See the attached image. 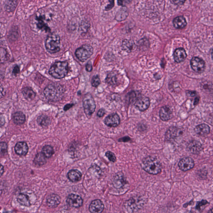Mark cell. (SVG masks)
Masks as SVG:
<instances>
[{"label": "cell", "mask_w": 213, "mask_h": 213, "mask_svg": "<svg viewBox=\"0 0 213 213\" xmlns=\"http://www.w3.org/2000/svg\"><path fill=\"white\" fill-rule=\"evenodd\" d=\"M43 92L47 99L51 101L56 102L62 99L65 92V90L61 84L52 83L45 88Z\"/></svg>", "instance_id": "6da1fadb"}, {"label": "cell", "mask_w": 213, "mask_h": 213, "mask_svg": "<svg viewBox=\"0 0 213 213\" xmlns=\"http://www.w3.org/2000/svg\"><path fill=\"white\" fill-rule=\"evenodd\" d=\"M141 166L145 172L150 174L157 175L161 172L162 166L157 158L151 156L142 159Z\"/></svg>", "instance_id": "7a4b0ae2"}, {"label": "cell", "mask_w": 213, "mask_h": 213, "mask_svg": "<svg viewBox=\"0 0 213 213\" xmlns=\"http://www.w3.org/2000/svg\"><path fill=\"white\" fill-rule=\"evenodd\" d=\"M68 71V63L66 61H58L51 66L49 73L54 78L60 79L65 77Z\"/></svg>", "instance_id": "3957f363"}, {"label": "cell", "mask_w": 213, "mask_h": 213, "mask_svg": "<svg viewBox=\"0 0 213 213\" xmlns=\"http://www.w3.org/2000/svg\"><path fill=\"white\" fill-rule=\"evenodd\" d=\"M145 200L142 196H134L127 200L123 206V210L126 213H134L143 207Z\"/></svg>", "instance_id": "277c9868"}, {"label": "cell", "mask_w": 213, "mask_h": 213, "mask_svg": "<svg viewBox=\"0 0 213 213\" xmlns=\"http://www.w3.org/2000/svg\"><path fill=\"white\" fill-rule=\"evenodd\" d=\"M45 46L47 52L55 54L61 49V38L55 33H51L47 36L45 41Z\"/></svg>", "instance_id": "5b68a950"}, {"label": "cell", "mask_w": 213, "mask_h": 213, "mask_svg": "<svg viewBox=\"0 0 213 213\" xmlns=\"http://www.w3.org/2000/svg\"><path fill=\"white\" fill-rule=\"evenodd\" d=\"M84 113L88 118L90 119L95 111L96 104L93 97L90 94L85 95L83 100Z\"/></svg>", "instance_id": "8992f818"}, {"label": "cell", "mask_w": 213, "mask_h": 213, "mask_svg": "<svg viewBox=\"0 0 213 213\" xmlns=\"http://www.w3.org/2000/svg\"><path fill=\"white\" fill-rule=\"evenodd\" d=\"M93 53V49L90 45L85 44L79 47L76 51V55L77 59L82 62L88 59Z\"/></svg>", "instance_id": "52a82bcc"}, {"label": "cell", "mask_w": 213, "mask_h": 213, "mask_svg": "<svg viewBox=\"0 0 213 213\" xmlns=\"http://www.w3.org/2000/svg\"><path fill=\"white\" fill-rule=\"evenodd\" d=\"M150 105V100L147 97L139 96L135 101L134 106L141 112L146 110Z\"/></svg>", "instance_id": "ba28073f"}, {"label": "cell", "mask_w": 213, "mask_h": 213, "mask_svg": "<svg viewBox=\"0 0 213 213\" xmlns=\"http://www.w3.org/2000/svg\"><path fill=\"white\" fill-rule=\"evenodd\" d=\"M190 64L192 69L197 73H201L205 68V62L202 59L199 57L193 58L191 60Z\"/></svg>", "instance_id": "9c48e42d"}, {"label": "cell", "mask_w": 213, "mask_h": 213, "mask_svg": "<svg viewBox=\"0 0 213 213\" xmlns=\"http://www.w3.org/2000/svg\"><path fill=\"white\" fill-rule=\"evenodd\" d=\"M66 202L70 207L76 208L81 207L83 204L81 197L76 194H71L68 196Z\"/></svg>", "instance_id": "30bf717a"}, {"label": "cell", "mask_w": 213, "mask_h": 213, "mask_svg": "<svg viewBox=\"0 0 213 213\" xmlns=\"http://www.w3.org/2000/svg\"><path fill=\"white\" fill-rule=\"evenodd\" d=\"M194 162L192 159L189 157H184L180 160L178 166L181 171L186 172L194 167Z\"/></svg>", "instance_id": "8fae6325"}, {"label": "cell", "mask_w": 213, "mask_h": 213, "mask_svg": "<svg viewBox=\"0 0 213 213\" xmlns=\"http://www.w3.org/2000/svg\"><path fill=\"white\" fill-rule=\"evenodd\" d=\"M120 119L118 114L114 113L106 117L104 121V123L109 127H115L120 125Z\"/></svg>", "instance_id": "7c38bea8"}, {"label": "cell", "mask_w": 213, "mask_h": 213, "mask_svg": "<svg viewBox=\"0 0 213 213\" xmlns=\"http://www.w3.org/2000/svg\"><path fill=\"white\" fill-rule=\"evenodd\" d=\"M126 183L127 181L122 172L117 173L113 177V184L116 188H121L124 186Z\"/></svg>", "instance_id": "4fadbf2b"}, {"label": "cell", "mask_w": 213, "mask_h": 213, "mask_svg": "<svg viewBox=\"0 0 213 213\" xmlns=\"http://www.w3.org/2000/svg\"><path fill=\"white\" fill-rule=\"evenodd\" d=\"M159 117L163 121H167L173 118V113L171 108L168 106L161 107L159 111Z\"/></svg>", "instance_id": "5bb4252c"}, {"label": "cell", "mask_w": 213, "mask_h": 213, "mask_svg": "<svg viewBox=\"0 0 213 213\" xmlns=\"http://www.w3.org/2000/svg\"><path fill=\"white\" fill-rule=\"evenodd\" d=\"M104 209L103 204L99 200H93L89 207V210L91 213H101Z\"/></svg>", "instance_id": "9a60e30c"}, {"label": "cell", "mask_w": 213, "mask_h": 213, "mask_svg": "<svg viewBox=\"0 0 213 213\" xmlns=\"http://www.w3.org/2000/svg\"><path fill=\"white\" fill-rule=\"evenodd\" d=\"M187 149L191 153L197 155L203 150V147L200 142L193 140L189 144Z\"/></svg>", "instance_id": "2e32d148"}, {"label": "cell", "mask_w": 213, "mask_h": 213, "mask_svg": "<svg viewBox=\"0 0 213 213\" xmlns=\"http://www.w3.org/2000/svg\"><path fill=\"white\" fill-rule=\"evenodd\" d=\"M46 202L47 206L50 208H55L60 204L61 198L57 194H51L47 196Z\"/></svg>", "instance_id": "e0dca14e"}, {"label": "cell", "mask_w": 213, "mask_h": 213, "mask_svg": "<svg viewBox=\"0 0 213 213\" xmlns=\"http://www.w3.org/2000/svg\"><path fill=\"white\" fill-rule=\"evenodd\" d=\"M16 153L21 156H25L28 151V147L26 142H20L16 144L15 147Z\"/></svg>", "instance_id": "ac0fdd59"}, {"label": "cell", "mask_w": 213, "mask_h": 213, "mask_svg": "<svg viewBox=\"0 0 213 213\" xmlns=\"http://www.w3.org/2000/svg\"><path fill=\"white\" fill-rule=\"evenodd\" d=\"M182 133V131L178 127H171L166 132L165 137L167 140L173 139L180 136Z\"/></svg>", "instance_id": "d6986e66"}, {"label": "cell", "mask_w": 213, "mask_h": 213, "mask_svg": "<svg viewBox=\"0 0 213 213\" xmlns=\"http://www.w3.org/2000/svg\"><path fill=\"white\" fill-rule=\"evenodd\" d=\"M173 55L174 61L177 63H180L185 61L187 56L185 50L182 48H179L176 50Z\"/></svg>", "instance_id": "ffe728a7"}, {"label": "cell", "mask_w": 213, "mask_h": 213, "mask_svg": "<svg viewBox=\"0 0 213 213\" xmlns=\"http://www.w3.org/2000/svg\"><path fill=\"white\" fill-rule=\"evenodd\" d=\"M194 131L200 136H205L210 133V127L208 125L202 124L196 126L194 129Z\"/></svg>", "instance_id": "44dd1931"}, {"label": "cell", "mask_w": 213, "mask_h": 213, "mask_svg": "<svg viewBox=\"0 0 213 213\" xmlns=\"http://www.w3.org/2000/svg\"><path fill=\"white\" fill-rule=\"evenodd\" d=\"M122 49L127 53H131L133 51L135 50L136 47V45L133 40H124L121 45Z\"/></svg>", "instance_id": "7402d4cb"}, {"label": "cell", "mask_w": 213, "mask_h": 213, "mask_svg": "<svg viewBox=\"0 0 213 213\" xmlns=\"http://www.w3.org/2000/svg\"><path fill=\"white\" fill-rule=\"evenodd\" d=\"M82 174L77 170H70L68 174V179L73 182L79 181L81 179Z\"/></svg>", "instance_id": "603a6c76"}, {"label": "cell", "mask_w": 213, "mask_h": 213, "mask_svg": "<svg viewBox=\"0 0 213 213\" xmlns=\"http://www.w3.org/2000/svg\"><path fill=\"white\" fill-rule=\"evenodd\" d=\"M173 25L174 27L177 29L185 28L187 25L186 19L183 17H176L173 20Z\"/></svg>", "instance_id": "cb8c5ba5"}, {"label": "cell", "mask_w": 213, "mask_h": 213, "mask_svg": "<svg viewBox=\"0 0 213 213\" xmlns=\"http://www.w3.org/2000/svg\"><path fill=\"white\" fill-rule=\"evenodd\" d=\"M22 93L24 98L27 100L31 101L34 99L36 97V94L31 88L25 87L22 90Z\"/></svg>", "instance_id": "d4e9b609"}, {"label": "cell", "mask_w": 213, "mask_h": 213, "mask_svg": "<svg viewBox=\"0 0 213 213\" xmlns=\"http://www.w3.org/2000/svg\"><path fill=\"white\" fill-rule=\"evenodd\" d=\"M37 21V26L39 29L42 31H46V32H49L50 31V29L47 24L45 22L42 16L36 17Z\"/></svg>", "instance_id": "484cf974"}, {"label": "cell", "mask_w": 213, "mask_h": 213, "mask_svg": "<svg viewBox=\"0 0 213 213\" xmlns=\"http://www.w3.org/2000/svg\"><path fill=\"white\" fill-rule=\"evenodd\" d=\"M14 122L18 125H22L25 121V114L21 112H17L14 113L13 116Z\"/></svg>", "instance_id": "4316f807"}, {"label": "cell", "mask_w": 213, "mask_h": 213, "mask_svg": "<svg viewBox=\"0 0 213 213\" xmlns=\"http://www.w3.org/2000/svg\"><path fill=\"white\" fill-rule=\"evenodd\" d=\"M17 201L21 205L25 206V207H30L31 205L29 199L26 194H19L17 196Z\"/></svg>", "instance_id": "83f0119b"}, {"label": "cell", "mask_w": 213, "mask_h": 213, "mask_svg": "<svg viewBox=\"0 0 213 213\" xmlns=\"http://www.w3.org/2000/svg\"><path fill=\"white\" fill-rule=\"evenodd\" d=\"M46 157L42 152L39 153L37 154L34 160V163L38 166H42L46 164Z\"/></svg>", "instance_id": "f1b7e54d"}, {"label": "cell", "mask_w": 213, "mask_h": 213, "mask_svg": "<svg viewBox=\"0 0 213 213\" xmlns=\"http://www.w3.org/2000/svg\"><path fill=\"white\" fill-rule=\"evenodd\" d=\"M37 122L39 125L45 127L48 126L50 123V119L47 115L42 114L39 116L37 120Z\"/></svg>", "instance_id": "f546056e"}, {"label": "cell", "mask_w": 213, "mask_h": 213, "mask_svg": "<svg viewBox=\"0 0 213 213\" xmlns=\"http://www.w3.org/2000/svg\"><path fill=\"white\" fill-rule=\"evenodd\" d=\"M17 1H7L5 5V9L7 12H12L17 7Z\"/></svg>", "instance_id": "4dcf8cb0"}, {"label": "cell", "mask_w": 213, "mask_h": 213, "mask_svg": "<svg viewBox=\"0 0 213 213\" xmlns=\"http://www.w3.org/2000/svg\"><path fill=\"white\" fill-rule=\"evenodd\" d=\"M118 77L115 73H111L107 75L106 79V83L110 85H114L118 82Z\"/></svg>", "instance_id": "1f68e13d"}, {"label": "cell", "mask_w": 213, "mask_h": 213, "mask_svg": "<svg viewBox=\"0 0 213 213\" xmlns=\"http://www.w3.org/2000/svg\"><path fill=\"white\" fill-rule=\"evenodd\" d=\"M42 152L43 154L46 158H50L54 154L53 147L50 145H46L42 150Z\"/></svg>", "instance_id": "d6a6232c"}, {"label": "cell", "mask_w": 213, "mask_h": 213, "mask_svg": "<svg viewBox=\"0 0 213 213\" xmlns=\"http://www.w3.org/2000/svg\"><path fill=\"white\" fill-rule=\"evenodd\" d=\"M127 16V13L125 10H122L119 11L117 14V19L118 21H122L125 19Z\"/></svg>", "instance_id": "836d02e7"}, {"label": "cell", "mask_w": 213, "mask_h": 213, "mask_svg": "<svg viewBox=\"0 0 213 213\" xmlns=\"http://www.w3.org/2000/svg\"><path fill=\"white\" fill-rule=\"evenodd\" d=\"M90 27V24L87 21H83L80 27V30L83 33H86Z\"/></svg>", "instance_id": "e575fe53"}, {"label": "cell", "mask_w": 213, "mask_h": 213, "mask_svg": "<svg viewBox=\"0 0 213 213\" xmlns=\"http://www.w3.org/2000/svg\"><path fill=\"white\" fill-rule=\"evenodd\" d=\"M91 83H92V86L94 87H98L100 84V79L99 76H94L92 78Z\"/></svg>", "instance_id": "d590c367"}, {"label": "cell", "mask_w": 213, "mask_h": 213, "mask_svg": "<svg viewBox=\"0 0 213 213\" xmlns=\"http://www.w3.org/2000/svg\"><path fill=\"white\" fill-rule=\"evenodd\" d=\"M105 155L107 157L110 161L113 162V163H114L116 161V157L115 155L112 151H106L105 153Z\"/></svg>", "instance_id": "8d00e7d4"}, {"label": "cell", "mask_w": 213, "mask_h": 213, "mask_svg": "<svg viewBox=\"0 0 213 213\" xmlns=\"http://www.w3.org/2000/svg\"><path fill=\"white\" fill-rule=\"evenodd\" d=\"M1 151L2 154H5L7 152V144L5 142H2L0 144Z\"/></svg>", "instance_id": "74e56055"}, {"label": "cell", "mask_w": 213, "mask_h": 213, "mask_svg": "<svg viewBox=\"0 0 213 213\" xmlns=\"http://www.w3.org/2000/svg\"><path fill=\"white\" fill-rule=\"evenodd\" d=\"M207 204H208V201L205 200H202V201H199V202L197 203L196 208L197 210H200V208H201V207H202V206L206 205Z\"/></svg>", "instance_id": "f35d334b"}, {"label": "cell", "mask_w": 213, "mask_h": 213, "mask_svg": "<svg viewBox=\"0 0 213 213\" xmlns=\"http://www.w3.org/2000/svg\"><path fill=\"white\" fill-rule=\"evenodd\" d=\"M20 72V70L19 67L18 66V65H16L13 67V70L12 71V73L15 76L18 75L19 74Z\"/></svg>", "instance_id": "ab89813d"}, {"label": "cell", "mask_w": 213, "mask_h": 213, "mask_svg": "<svg viewBox=\"0 0 213 213\" xmlns=\"http://www.w3.org/2000/svg\"><path fill=\"white\" fill-rule=\"evenodd\" d=\"M105 113V110L103 108L100 109L98 111V113H97V116L99 118H102V117L104 116Z\"/></svg>", "instance_id": "60d3db41"}, {"label": "cell", "mask_w": 213, "mask_h": 213, "mask_svg": "<svg viewBox=\"0 0 213 213\" xmlns=\"http://www.w3.org/2000/svg\"><path fill=\"white\" fill-rule=\"evenodd\" d=\"M131 140L129 136H125V137L121 138L119 140V142H128Z\"/></svg>", "instance_id": "b9f144b4"}, {"label": "cell", "mask_w": 213, "mask_h": 213, "mask_svg": "<svg viewBox=\"0 0 213 213\" xmlns=\"http://www.w3.org/2000/svg\"><path fill=\"white\" fill-rule=\"evenodd\" d=\"M86 70L88 72H91L92 70V64L90 62H88L86 65Z\"/></svg>", "instance_id": "7bdbcfd3"}, {"label": "cell", "mask_w": 213, "mask_h": 213, "mask_svg": "<svg viewBox=\"0 0 213 213\" xmlns=\"http://www.w3.org/2000/svg\"><path fill=\"white\" fill-rule=\"evenodd\" d=\"M110 3L109 4L107 5V6L105 8V10H110L113 8V7L114 6V1H110Z\"/></svg>", "instance_id": "ee69618b"}, {"label": "cell", "mask_w": 213, "mask_h": 213, "mask_svg": "<svg viewBox=\"0 0 213 213\" xmlns=\"http://www.w3.org/2000/svg\"><path fill=\"white\" fill-rule=\"evenodd\" d=\"M199 101H200V98L197 97L195 98V100H194V105H196L198 104Z\"/></svg>", "instance_id": "f6af8a7d"}, {"label": "cell", "mask_w": 213, "mask_h": 213, "mask_svg": "<svg viewBox=\"0 0 213 213\" xmlns=\"http://www.w3.org/2000/svg\"><path fill=\"white\" fill-rule=\"evenodd\" d=\"M73 105H67L65 106L64 110H67L68 109H69L70 107L73 106Z\"/></svg>", "instance_id": "bcb514c9"}, {"label": "cell", "mask_w": 213, "mask_h": 213, "mask_svg": "<svg viewBox=\"0 0 213 213\" xmlns=\"http://www.w3.org/2000/svg\"><path fill=\"white\" fill-rule=\"evenodd\" d=\"M189 96H190L193 97L195 95L196 93L195 92H191V91H189Z\"/></svg>", "instance_id": "7dc6e473"}, {"label": "cell", "mask_w": 213, "mask_h": 213, "mask_svg": "<svg viewBox=\"0 0 213 213\" xmlns=\"http://www.w3.org/2000/svg\"><path fill=\"white\" fill-rule=\"evenodd\" d=\"M3 172H4V167L1 165V176H2V174H3Z\"/></svg>", "instance_id": "c3c4849f"}, {"label": "cell", "mask_w": 213, "mask_h": 213, "mask_svg": "<svg viewBox=\"0 0 213 213\" xmlns=\"http://www.w3.org/2000/svg\"><path fill=\"white\" fill-rule=\"evenodd\" d=\"M208 213H213V208H212V209L209 211Z\"/></svg>", "instance_id": "681fc988"}, {"label": "cell", "mask_w": 213, "mask_h": 213, "mask_svg": "<svg viewBox=\"0 0 213 213\" xmlns=\"http://www.w3.org/2000/svg\"><path fill=\"white\" fill-rule=\"evenodd\" d=\"M211 56H212V59L213 60V49L212 51V52H211Z\"/></svg>", "instance_id": "f907efd6"}]
</instances>
